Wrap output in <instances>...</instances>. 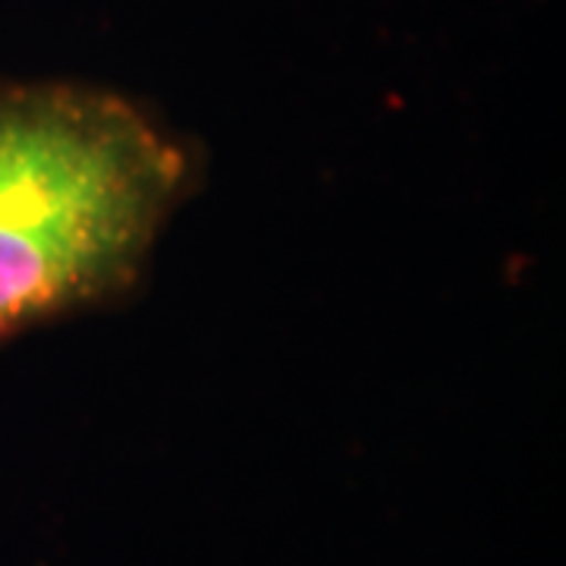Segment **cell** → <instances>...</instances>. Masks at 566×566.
<instances>
[{"mask_svg":"<svg viewBox=\"0 0 566 566\" xmlns=\"http://www.w3.org/2000/svg\"><path fill=\"white\" fill-rule=\"evenodd\" d=\"M192 174L186 142L120 92L0 82V344L129 293Z\"/></svg>","mask_w":566,"mask_h":566,"instance_id":"cell-1","label":"cell"}]
</instances>
